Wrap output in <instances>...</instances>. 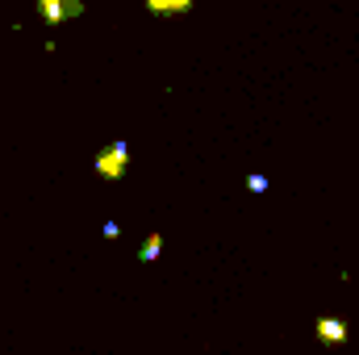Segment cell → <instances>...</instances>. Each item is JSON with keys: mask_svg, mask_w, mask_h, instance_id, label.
I'll return each mask as SVG.
<instances>
[{"mask_svg": "<svg viewBox=\"0 0 359 355\" xmlns=\"http://www.w3.org/2000/svg\"><path fill=\"white\" fill-rule=\"evenodd\" d=\"M126 172H130V142H109V147L96 155V176L121 180Z\"/></svg>", "mask_w": 359, "mask_h": 355, "instance_id": "obj_1", "label": "cell"}, {"mask_svg": "<svg viewBox=\"0 0 359 355\" xmlns=\"http://www.w3.org/2000/svg\"><path fill=\"white\" fill-rule=\"evenodd\" d=\"M313 335H318V343H326V347H343V343H347V322H343V318H318V322H313Z\"/></svg>", "mask_w": 359, "mask_h": 355, "instance_id": "obj_2", "label": "cell"}, {"mask_svg": "<svg viewBox=\"0 0 359 355\" xmlns=\"http://www.w3.org/2000/svg\"><path fill=\"white\" fill-rule=\"evenodd\" d=\"M38 17H42L46 25H63V21H67L63 0H38Z\"/></svg>", "mask_w": 359, "mask_h": 355, "instance_id": "obj_3", "label": "cell"}, {"mask_svg": "<svg viewBox=\"0 0 359 355\" xmlns=\"http://www.w3.org/2000/svg\"><path fill=\"white\" fill-rule=\"evenodd\" d=\"M147 8H151L155 17H172V13H188L192 0H147Z\"/></svg>", "mask_w": 359, "mask_h": 355, "instance_id": "obj_4", "label": "cell"}, {"mask_svg": "<svg viewBox=\"0 0 359 355\" xmlns=\"http://www.w3.org/2000/svg\"><path fill=\"white\" fill-rule=\"evenodd\" d=\"M159 255H163V234L155 230V234H151V239L142 243V251H138V260H142V264H155Z\"/></svg>", "mask_w": 359, "mask_h": 355, "instance_id": "obj_5", "label": "cell"}, {"mask_svg": "<svg viewBox=\"0 0 359 355\" xmlns=\"http://www.w3.org/2000/svg\"><path fill=\"white\" fill-rule=\"evenodd\" d=\"M247 188L264 196V192H268V176H264V172H255V176H247Z\"/></svg>", "mask_w": 359, "mask_h": 355, "instance_id": "obj_6", "label": "cell"}]
</instances>
